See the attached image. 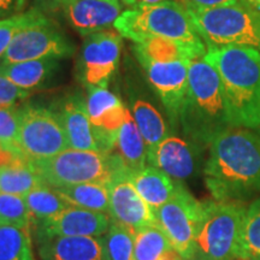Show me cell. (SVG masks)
<instances>
[{
	"mask_svg": "<svg viewBox=\"0 0 260 260\" xmlns=\"http://www.w3.org/2000/svg\"><path fill=\"white\" fill-rule=\"evenodd\" d=\"M87 111L93 125L98 151L112 153L116 148L119 129L124 124L129 110L119 98L105 87H89L86 102Z\"/></svg>",
	"mask_w": 260,
	"mask_h": 260,
	"instance_id": "11",
	"label": "cell"
},
{
	"mask_svg": "<svg viewBox=\"0 0 260 260\" xmlns=\"http://www.w3.org/2000/svg\"><path fill=\"white\" fill-rule=\"evenodd\" d=\"M204 212V203L197 200L180 183L176 194L154 211L157 225L168 236L183 260H191L194 242Z\"/></svg>",
	"mask_w": 260,
	"mask_h": 260,
	"instance_id": "8",
	"label": "cell"
},
{
	"mask_svg": "<svg viewBox=\"0 0 260 260\" xmlns=\"http://www.w3.org/2000/svg\"><path fill=\"white\" fill-rule=\"evenodd\" d=\"M104 2L111 3V4H115V5H121L119 4V0H104Z\"/></svg>",
	"mask_w": 260,
	"mask_h": 260,
	"instance_id": "42",
	"label": "cell"
},
{
	"mask_svg": "<svg viewBox=\"0 0 260 260\" xmlns=\"http://www.w3.org/2000/svg\"><path fill=\"white\" fill-rule=\"evenodd\" d=\"M204 58L222 80L232 126L260 135V52L245 47L212 48Z\"/></svg>",
	"mask_w": 260,
	"mask_h": 260,
	"instance_id": "2",
	"label": "cell"
},
{
	"mask_svg": "<svg viewBox=\"0 0 260 260\" xmlns=\"http://www.w3.org/2000/svg\"><path fill=\"white\" fill-rule=\"evenodd\" d=\"M133 118L141 133L147 148V153L159 142L168 138V126L164 118L155 107L148 102L138 99L132 106Z\"/></svg>",
	"mask_w": 260,
	"mask_h": 260,
	"instance_id": "26",
	"label": "cell"
},
{
	"mask_svg": "<svg viewBox=\"0 0 260 260\" xmlns=\"http://www.w3.org/2000/svg\"><path fill=\"white\" fill-rule=\"evenodd\" d=\"M134 50L139 60L159 63L178 60L190 61L204 57L207 52L205 44H189L165 38L146 39L139 44H135Z\"/></svg>",
	"mask_w": 260,
	"mask_h": 260,
	"instance_id": "19",
	"label": "cell"
},
{
	"mask_svg": "<svg viewBox=\"0 0 260 260\" xmlns=\"http://www.w3.org/2000/svg\"><path fill=\"white\" fill-rule=\"evenodd\" d=\"M27 0H16V10H22Z\"/></svg>",
	"mask_w": 260,
	"mask_h": 260,
	"instance_id": "41",
	"label": "cell"
},
{
	"mask_svg": "<svg viewBox=\"0 0 260 260\" xmlns=\"http://www.w3.org/2000/svg\"><path fill=\"white\" fill-rule=\"evenodd\" d=\"M28 94V90L19 88L14 82L0 75V109L15 106V104L25 99Z\"/></svg>",
	"mask_w": 260,
	"mask_h": 260,
	"instance_id": "35",
	"label": "cell"
},
{
	"mask_svg": "<svg viewBox=\"0 0 260 260\" xmlns=\"http://www.w3.org/2000/svg\"><path fill=\"white\" fill-rule=\"evenodd\" d=\"M239 0H183V4L190 9H212L218 6L236 4Z\"/></svg>",
	"mask_w": 260,
	"mask_h": 260,
	"instance_id": "37",
	"label": "cell"
},
{
	"mask_svg": "<svg viewBox=\"0 0 260 260\" xmlns=\"http://www.w3.org/2000/svg\"><path fill=\"white\" fill-rule=\"evenodd\" d=\"M67 9L70 23L81 35L106 30L121 15V5L104 0H74Z\"/></svg>",
	"mask_w": 260,
	"mask_h": 260,
	"instance_id": "18",
	"label": "cell"
},
{
	"mask_svg": "<svg viewBox=\"0 0 260 260\" xmlns=\"http://www.w3.org/2000/svg\"><path fill=\"white\" fill-rule=\"evenodd\" d=\"M118 157L132 172L139 171L146 167L147 162V148L141 133L128 111L124 124L119 129L116 145Z\"/></svg>",
	"mask_w": 260,
	"mask_h": 260,
	"instance_id": "24",
	"label": "cell"
},
{
	"mask_svg": "<svg viewBox=\"0 0 260 260\" xmlns=\"http://www.w3.org/2000/svg\"><path fill=\"white\" fill-rule=\"evenodd\" d=\"M235 259L260 260V198L246 209Z\"/></svg>",
	"mask_w": 260,
	"mask_h": 260,
	"instance_id": "28",
	"label": "cell"
},
{
	"mask_svg": "<svg viewBox=\"0 0 260 260\" xmlns=\"http://www.w3.org/2000/svg\"><path fill=\"white\" fill-rule=\"evenodd\" d=\"M130 175L117 177L109 186L110 190V216L112 222L125 226L132 233L149 225H157L153 210L140 197Z\"/></svg>",
	"mask_w": 260,
	"mask_h": 260,
	"instance_id": "14",
	"label": "cell"
},
{
	"mask_svg": "<svg viewBox=\"0 0 260 260\" xmlns=\"http://www.w3.org/2000/svg\"><path fill=\"white\" fill-rule=\"evenodd\" d=\"M61 2H63V4H64L65 6H68V5H70L71 3L74 2V0H61Z\"/></svg>",
	"mask_w": 260,
	"mask_h": 260,
	"instance_id": "43",
	"label": "cell"
},
{
	"mask_svg": "<svg viewBox=\"0 0 260 260\" xmlns=\"http://www.w3.org/2000/svg\"><path fill=\"white\" fill-rule=\"evenodd\" d=\"M30 162L44 183L51 188L81 183L110 186L117 177L132 172L117 154L75 148Z\"/></svg>",
	"mask_w": 260,
	"mask_h": 260,
	"instance_id": "4",
	"label": "cell"
},
{
	"mask_svg": "<svg viewBox=\"0 0 260 260\" xmlns=\"http://www.w3.org/2000/svg\"><path fill=\"white\" fill-rule=\"evenodd\" d=\"M135 260H183L158 225L135 233Z\"/></svg>",
	"mask_w": 260,
	"mask_h": 260,
	"instance_id": "25",
	"label": "cell"
},
{
	"mask_svg": "<svg viewBox=\"0 0 260 260\" xmlns=\"http://www.w3.org/2000/svg\"><path fill=\"white\" fill-rule=\"evenodd\" d=\"M130 181L153 212L167 204L176 194L180 186V182L172 180L169 175L152 165L132 172Z\"/></svg>",
	"mask_w": 260,
	"mask_h": 260,
	"instance_id": "21",
	"label": "cell"
},
{
	"mask_svg": "<svg viewBox=\"0 0 260 260\" xmlns=\"http://www.w3.org/2000/svg\"><path fill=\"white\" fill-rule=\"evenodd\" d=\"M104 242L111 260H135V234L125 226L111 220Z\"/></svg>",
	"mask_w": 260,
	"mask_h": 260,
	"instance_id": "32",
	"label": "cell"
},
{
	"mask_svg": "<svg viewBox=\"0 0 260 260\" xmlns=\"http://www.w3.org/2000/svg\"><path fill=\"white\" fill-rule=\"evenodd\" d=\"M205 183L217 201H237L260 193V135L230 126L210 142Z\"/></svg>",
	"mask_w": 260,
	"mask_h": 260,
	"instance_id": "1",
	"label": "cell"
},
{
	"mask_svg": "<svg viewBox=\"0 0 260 260\" xmlns=\"http://www.w3.org/2000/svg\"><path fill=\"white\" fill-rule=\"evenodd\" d=\"M57 67V59L54 58L25 60L0 65V75L14 82L19 88L29 90L44 83Z\"/></svg>",
	"mask_w": 260,
	"mask_h": 260,
	"instance_id": "22",
	"label": "cell"
},
{
	"mask_svg": "<svg viewBox=\"0 0 260 260\" xmlns=\"http://www.w3.org/2000/svg\"><path fill=\"white\" fill-rule=\"evenodd\" d=\"M191 61V60H190ZM189 60L159 61L140 60L147 74V79L160 98L172 123L180 121V115L188 89Z\"/></svg>",
	"mask_w": 260,
	"mask_h": 260,
	"instance_id": "13",
	"label": "cell"
},
{
	"mask_svg": "<svg viewBox=\"0 0 260 260\" xmlns=\"http://www.w3.org/2000/svg\"><path fill=\"white\" fill-rule=\"evenodd\" d=\"M119 32L103 30L88 35L82 50L83 77L89 87H105L116 73L121 56Z\"/></svg>",
	"mask_w": 260,
	"mask_h": 260,
	"instance_id": "12",
	"label": "cell"
},
{
	"mask_svg": "<svg viewBox=\"0 0 260 260\" xmlns=\"http://www.w3.org/2000/svg\"><path fill=\"white\" fill-rule=\"evenodd\" d=\"M187 9L207 50L245 47L260 52L259 9L242 0L212 9Z\"/></svg>",
	"mask_w": 260,
	"mask_h": 260,
	"instance_id": "5",
	"label": "cell"
},
{
	"mask_svg": "<svg viewBox=\"0 0 260 260\" xmlns=\"http://www.w3.org/2000/svg\"><path fill=\"white\" fill-rule=\"evenodd\" d=\"M24 199L35 222L52 218L69 206L53 188L48 186L35 188L25 195Z\"/></svg>",
	"mask_w": 260,
	"mask_h": 260,
	"instance_id": "30",
	"label": "cell"
},
{
	"mask_svg": "<svg viewBox=\"0 0 260 260\" xmlns=\"http://www.w3.org/2000/svg\"><path fill=\"white\" fill-rule=\"evenodd\" d=\"M29 160L17 144H8L0 141V168L18 164Z\"/></svg>",
	"mask_w": 260,
	"mask_h": 260,
	"instance_id": "36",
	"label": "cell"
},
{
	"mask_svg": "<svg viewBox=\"0 0 260 260\" xmlns=\"http://www.w3.org/2000/svg\"><path fill=\"white\" fill-rule=\"evenodd\" d=\"M147 161L176 182L183 181L194 172L195 160L186 140L168 136L147 153Z\"/></svg>",
	"mask_w": 260,
	"mask_h": 260,
	"instance_id": "17",
	"label": "cell"
},
{
	"mask_svg": "<svg viewBox=\"0 0 260 260\" xmlns=\"http://www.w3.org/2000/svg\"><path fill=\"white\" fill-rule=\"evenodd\" d=\"M113 27L121 37L135 44L149 38L204 44L191 19L189 10L177 0L126 10L116 19Z\"/></svg>",
	"mask_w": 260,
	"mask_h": 260,
	"instance_id": "6",
	"label": "cell"
},
{
	"mask_svg": "<svg viewBox=\"0 0 260 260\" xmlns=\"http://www.w3.org/2000/svg\"><path fill=\"white\" fill-rule=\"evenodd\" d=\"M34 223L24 197L0 193V226H15L30 230Z\"/></svg>",
	"mask_w": 260,
	"mask_h": 260,
	"instance_id": "31",
	"label": "cell"
},
{
	"mask_svg": "<svg viewBox=\"0 0 260 260\" xmlns=\"http://www.w3.org/2000/svg\"><path fill=\"white\" fill-rule=\"evenodd\" d=\"M0 260H35L30 230L0 226Z\"/></svg>",
	"mask_w": 260,
	"mask_h": 260,
	"instance_id": "29",
	"label": "cell"
},
{
	"mask_svg": "<svg viewBox=\"0 0 260 260\" xmlns=\"http://www.w3.org/2000/svg\"><path fill=\"white\" fill-rule=\"evenodd\" d=\"M180 122L188 136L204 145L232 126L222 80L204 57L189 63Z\"/></svg>",
	"mask_w": 260,
	"mask_h": 260,
	"instance_id": "3",
	"label": "cell"
},
{
	"mask_svg": "<svg viewBox=\"0 0 260 260\" xmlns=\"http://www.w3.org/2000/svg\"><path fill=\"white\" fill-rule=\"evenodd\" d=\"M22 109L15 106L0 109V141L17 144Z\"/></svg>",
	"mask_w": 260,
	"mask_h": 260,
	"instance_id": "34",
	"label": "cell"
},
{
	"mask_svg": "<svg viewBox=\"0 0 260 260\" xmlns=\"http://www.w3.org/2000/svg\"><path fill=\"white\" fill-rule=\"evenodd\" d=\"M53 189L69 206L103 213L110 211V190L106 184L81 183Z\"/></svg>",
	"mask_w": 260,
	"mask_h": 260,
	"instance_id": "23",
	"label": "cell"
},
{
	"mask_svg": "<svg viewBox=\"0 0 260 260\" xmlns=\"http://www.w3.org/2000/svg\"><path fill=\"white\" fill-rule=\"evenodd\" d=\"M41 260H111L105 242L92 236H58L38 232Z\"/></svg>",
	"mask_w": 260,
	"mask_h": 260,
	"instance_id": "15",
	"label": "cell"
},
{
	"mask_svg": "<svg viewBox=\"0 0 260 260\" xmlns=\"http://www.w3.org/2000/svg\"><path fill=\"white\" fill-rule=\"evenodd\" d=\"M67 133L69 148L98 151L93 125L90 123L86 103L80 98H70L64 103L59 115ZM99 152V151H98Z\"/></svg>",
	"mask_w": 260,
	"mask_h": 260,
	"instance_id": "20",
	"label": "cell"
},
{
	"mask_svg": "<svg viewBox=\"0 0 260 260\" xmlns=\"http://www.w3.org/2000/svg\"><path fill=\"white\" fill-rule=\"evenodd\" d=\"M14 9H16V0H0V16L9 14Z\"/></svg>",
	"mask_w": 260,
	"mask_h": 260,
	"instance_id": "39",
	"label": "cell"
},
{
	"mask_svg": "<svg viewBox=\"0 0 260 260\" xmlns=\"http://www.w3.org/2000/svg\"><path fill=\"white\" fill-rule=\"evenodd\" d=\"M242 2H245L246 4L253 6V8L260 10V0H242Z\"/></svg>",
	"mask_w": 260,
	"mask_h": 260,
	"instance_id": "40",
	"label": "cell"
},
{
	"mask_svg": "<svg viewBox=\"0 0 260 260\" xmlns=\"http://www.w3.org/2000/svg\"><path fill=\"white\" fill-rule=\"evenodd\" d=\"M44 18L45 16L38 10H30V11L15 15L12 17L0 19V60L4 57L10 45L19 31L30 27L31 24L38 23Z\"/></svg>",
	"mask_w": 260,
	"mask_h": 260,
	"instance_id": "33",
	"label": "cell"
},
{
	"mask_svg": "<svg viewBox=\"0 0 260 260\" xmlns=\"http://www.w3.org/2000/svg\"><path fill=\"white\" fill-rule=\"evenodd\" d=\"M246 207L237 201H206L191 260H234Z\"/></svg>",
	"mask_w": 260,
	"mask_h": 260,
	"instance_id": "7",
	"label": "cell"
},
{
	"mask_svg": "<svg viewBox=\"0 0 260 260\" xmlns=\"http://www.w3.org/2000/svg\"><path fill=\"white\" fill-rule=\"evenodd\" d=\"M123 4L130 9H139L144 6L160 4V3L168 2V0H122Z\"/></svg>",
	"mask_w": 260,
	"mask_h": 260,
	"instance_id": "38",
	"label": "cell"
},
{
	"mask_svg": "<svg viewBox=\"0 0 260 260\" xmlns=\"http://www.w3.org/2000/svg\"><path fill=\"white\" fill-rule=\"evenodd\" d=\"M110 225L111 218L106 213L68 206L52 218L37 222V230L58 236L99 237Z\"/></svg>",
	"mask_w": 260,
	"mask_h": 260,
	"instance_id": "16",
	"label": "cell"
},
{
	"mask_svg": "<svg viewBox=\"0 0 260 260\" xmlns=\"http://www.w3.org/2000/svg\"><path fill=\"white\" fill-rule=\"evenodd\" d=\"M17 145L30 159H45L69 148L60 117L45 107H22Z\"/></svg>",
	"mask_w": 260,
	"mask_h": 260,
	"instance_id": "9",
	"label": "cell"
},
{
	"mask_svg": "<svg viewBox=\"0 0 260 260\" xmlns=\"http://www.w3.org/2000/svg\"><path fill=\"white\" fill-rule=\"evenodd\" d=\"M46 186L31 167L30 159L0 168V193L25 197L35 188Z\"/></svg>",
	"mask_w": 260,
	"mask_h": 260,
	"instance_id": "27",
	"label": "cell"
},
{
	"mask_svg": "<svg viewBox=\"0 0 260 260\" xmlns=\"http://www.w3.org/2000/svg\"><path fill=\"white\" fill-rule=\"evenodd\" d=\"M73 51L70 41L45 17L16 35L0 65L44 58L58 59L70 56Z\"/></svg>",
	"mask_w": 260,
	"mask_h": 260,
	"instance_id": "10",
	"label": "cell"
}]
</instances>
